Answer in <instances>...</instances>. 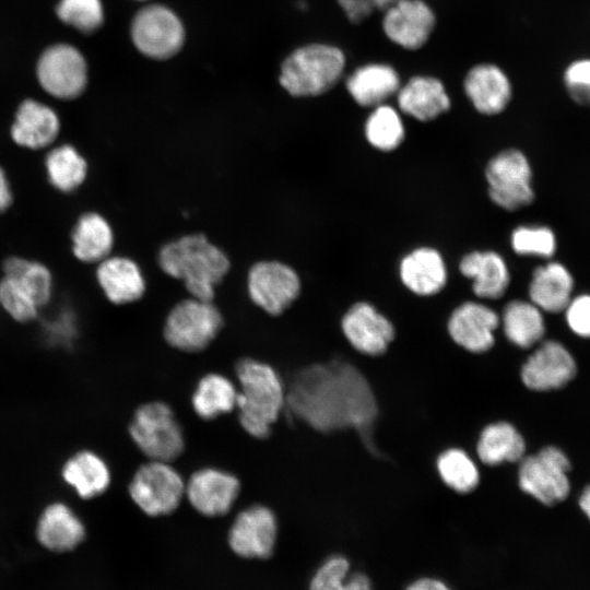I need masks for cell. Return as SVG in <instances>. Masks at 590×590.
Returning a JSON list of instances; mask_svg holds the SVG:
<instances>
[{"label":"cell","mask_w":590,"mask_h":590,"mask_svg":"<svg viewBox=\"0 0 590 590\" xmlns=\"http://www.w3.org/2000/svg\"><path fill=\"white\" fill-rule=\"evenodd\" d=\"M35 535L38 543L55 553L75 550L86 538L83 520L64 502L46 505L36 521Z\"/></svg>","instance_id":"cell-17"},{"label":"cell","mask_w":590,"mask_h":590,"mask_svg":"<svg viewBox=\"0 0 590 590\" xmlns=\"http://www.w3.org/2000/svg\"><path fill=\"white\" fill-rule=\"evenodd\" d=\"M398 0H374L376 9L386 11L388 8H390L393 3H396Z\"/></svg>","instance_id":"cell-47"},{"label":"cell","mask_w":590,"mask_h":590,"mask_svg":"<svg viewBox=\"0 0 590 590\" xmlns=\"http://www.w3.org/2000/svg\"><path fill=\"white\" fill-rule=\"evenodd\" d=\"M286 408L321 433L355 429L375 452L371 428L378 411L376 398L352 364L332 361L298 370L286 389Z\"/></svg>","instance_id":"cell-1"},{"label":"cell","mask_w":590,"mask_h":590,"mask_svg":"<svg viewBox=\"0 0 590 590\" xmlns=\"http://www.w3.org/2000/svg\"><path fill=\"white\" fill-rule=\"evenodd\" d=\"M514 251L520 256L552 259L557 250L554 231L545 225H521L510 237Z\"/></svg>","instance_id":"cell-39"},{"label":"cell","mask_w":590,"mask_h":590,"mask_svg":"<svg viewBox=\"0 0 590 590\" xmlns=\"http://www.w3.org/2000/svg\"><path fill=\"white\" fill-rule=\"evenodd\" d=\"M185 485L170 462L148 460L132 475L128 493L144 515L158 518L172 515L180 506Z\"/></svg>","instance_id":"cell-7"},{"label":"cell","mask_w":590,"mask_h":590,"mask_svg":"<svg viewBox=\"0 0 590 590\" xmlns=\"http://www.w3.org/2000/svg\"><path fill=\"white\" fill-rule=\"evenodd\" d=\"M345 86L353 99L364 107H377L400 90L397 71L384 63H370L355 69Z\"/></svg>","instance_id":"cell-29"},{"label":"cell","mask_w":590,"mask_h":590,"mask_svg":"<svg viewBox=\"0 0 590 590\" xmlns=\"http://www.w3.org/2000/svg\"><path fill=\"white\" fill-rule=\"evenodd\" d=\"M235 374L238 422L248 435L264 439L286 408L284 384L271 365L250 357L236 363Z\"/></svg>","instance_id":"cell-3"},{"label":"cell","mask_w":590,"mask_h":590,"mask_svg":"<svg viewBox=\"0 0 590 590\" xmlns=\"http://www.w3.org/2000/svg\"><path fill=\"white\" fill-rule=\"evenodd\" d=\"M308 590H375L370 577L344 554L323 558L308 580Z\"/></svg>","instance_id":"cell-31"},{"label":"cell","mask_w":590,"mask_h":590,"mask_svg":"<svg viewBox=\"0 0 590 590\" xmlns=\"http://www.w3.org/2000/svg\"><path fill=\"white\" fill-rule=\"evenodd\" d=\"M237 386L224 375L210 373L198 381L191 405L202 420L212 421L236 409Z\"/></svg>","instance_id":"cell-32"},{"label":"cell","mask_w":590,"mask_h":590,"mask_svg":"<svg viewBox=\"0 0 590 590\" xmlns=\"http://www.w3.org/2000/svg\"><path fill=\"white\" fill-rule=\"evenodd\" d=\"M56 14L62 23L84 34L95 32L104 22L101 0H59Z\"/></svg>","instance_id":"cell-40"},{"label":"cell","mask_w":590,"mask_h":590,"mask_svg":"<svg viewBox=\"0 0 590 590\" xmlns=\"http://www.w3.org/2000/svg\"><path fill=\"white\" fill-rule=\"evenodd\" d=\"M499 324V317L487 306L468 302L453 310L448 321L451 339L464 350L482 353L489 350L494 342V331Z\"/></svg>","instance_id":"cell-20"},{"label":"cell","mask_w":590,"mask_h":590,"mask_svg":"<svg viewBox=\"0 0 590 590\" xmlns=\"http://www.w3.org/2000/svg\"><path fill=\"white\" fill-rule=\"evenodd\" d=\"M95 279L108 302L127 305L145 293V279L139 264L131 258L110 255L96 264Z\"/></svg>","instance_id":"cell-21"},{"label":"cell","mask_w":590,"mask_h":590,"mask_svg":"<svg viewBox=\"0 0 590 590\" xmlns=\"http://www.w3.org/2000/svg\"><path fill=\"white\" fill-rule=\"evenodd\" d=\"M438 473L446 485L458 493H469L480 481L477 467L461 449L451 448L437 459Z\"/></svg>","instance_id":"cell-36"},{"label":"cell","mask_w":590,"mask_h":590,"mask_svg":"<svg viewBox=\"0 0 590 590\" xmlns=\"http://www.w3.org/2000/svg\"><path fill=\"white\" fill-rule=\"evenodd\" d=\"M580 508L590 520V486L586 487L579 499Z\"/></svg>","instance_id":"cell-46"},{"label":"cell","mask_w":590,"mask_h":590,"mask_svg":"<svg viewBox=\"0 0 590 590\" xmlns=\"http://www.w3.org/2000/svg\"><path fill=\"white\" fill-rule=\"evenodd\" d=\"M575 374L576 364L566 347L546 341L522 366L521 379L529 389L543 391L563 387Z\"/></svg>","instance_id":"cell-19"},{"label":"cell","mask_w":590,"mask_h":590,"mask_svg":"<svg viewBox=\"0 0 590 590\" xmlns=\"http://www.w3.org/2000/svg\"><path fill=\"white\" fill-rule=\"evenodd\" d=\"M114 246V228L103 214L85 211L76 217L70 232V249L79 262L96 266L111 255Z\"/></svg>","instance_id":"cell-22"},{"label":"cell","mask_w":590,"mask_h":590,"mask_svg":"<svg viewBox=\"0 0 590 590\" xmlns=\"http://www.w3.org/2000/svg\"><path fill=\"white\" fill-rule=\"evenodd\" d=\"M223 326V315L213 300L190 296L169 310L163 335L172 347L185 353H198L215 340Z\"/></svg>","instance_id":"cell-6"},{"label":"cell","mask_w":590,"mask_h":590,"mask_svg":"<svg viewBox=\"0 0 590 590\" xmlns=\"http://www.w3.org/2000/svg\"><path fill=\"white\" fill-rule=\"evenodd\" d=\"M436 19L422 0H398L385 11L382 28L387 37L405 49H418L428 40Z\"/></svg>","instance_id":"cell-16"},{"label":"cell","mask_w":590,"mask_h":590,"mask_svg":"<svg viewBox=\"0 0 590 590\" xmlns=\"http://www.w3.org/2000/svg\"><path fill=\"white\" fill-rule=\"evenodd\" d=\"M44 170L47 182L54 190L71 194L81 189L87 180L90 165L74 144L57 142L45 151Z\"/></svg>","instance_id":"cell-26"},{"label":"cell","mask_w":590,"mask_h":590,"mask_svg":"<svg viewBox=\"0 0 590 590\" xmlns=\"http://www.w3.org/2000/svg\"><path fill=\"white\" fill-rule=\"evenodd\" d=\"M564 311L570 330L579 337L590 338V294L573 296Z\"/></svg>","instance_id":"cell-42"},{"label":"cell","mask_w":590,"mask_h":590,"mask_svg":"<svg viewBox=\"0 0 590 590\" xmlns=\"http://www.w3.org/2000/svg\"><path fill=\"white\" fill-rule=\"evenodd\" d=\"M345 57L339 48L311 44L294 50L282 63L280 84L292 96H317L340 80Z\"/></svg>","instance_id":"cell-4"},{"label":"cell","mask_w":590,"mask_h":590,"mask_svg":"<svg viewBox=\"0 0 590 590\" xmlns=\"http://www.w3.org/2000/svg\"><path fill=\"white\" fill-rule=\"evenodd\" d=\"M128 432L148 460L172 463L185 450L182 427L173 409L162 401L141 404L131 417Z\"/></svg>","instance_id":"cell-5"},{"label":"cell","mask_w":590,"mask_h":590,"mask_svg":"<svg viewBox=\"0 0 590 590\" xmlns=\"http://www.w3.org/2000/svg\"><path fill=\"white\" fill-rule=\"evenodd\" d=\"M403 284L417 295L438 293L447 282V270L440 253L433 248H418L403 258L400 264Z\"/></svg>","instance_id":"cell-30"},{"label":"cell","mask_w":590,"mask_h":590,"mask_svg":"<svg viewBox=\"0 0 590 590\" xmlns=\"http://www.w3.org/2000/svg\"><path fill=\"white\" fill-rule=\"evenodd\" d=\"M563 83L574 103L590 107V58L573 60L563 72Z\"/></svg>","instance_id":"cell-41"},{"label":"cell","mask_w":590,"mask_h":590,"mask_svg":"<svg viewBox=\"0 0 590 590\" xmlns=\"http://www.w3.org/2000/svg\"><path fill=\"white\" fill-rule=\"evenodd\" d=\"M342 330L356 351L371 356L382 354L394 337L391 322L367 303H357L346 311Z\"/></svg>","instance_id":"cell-18"},{"label":"cell","mask_w":590,"mask_h":590,"mask_svg":"<svg viewBox=\"0 0 590 590\" xmlns=\"http://www.w3.org/2000/svg\"><path fill=\"white\" fill-rule=\"evenodd\" d=\"M14 202V191L5 169L0 165V216L7 213Z\"/></svg>","instance_id":"cell-45"},{"label":"cell","mask_w":590,"mask_h":590,"mask_svg":"<svg viewBox=\"0 0 590 590\" xmlns=\"http://www.w3.org/2000/svg\"><path fill=\"white\" fill-rule=\"evenodd\" d=\"M250 300L271 316L282 315L299 296L300 280L296 271L279 260L253 263L247 274Z\"/></svg>","instance_id":"cell-11"},{"label":"cell","mask_w":590,"mask_h":590,"mask_svg":"<svg viewBox=\"0 0 590 590\" xmlns=\"http://www.w3.org/2000/svg\"><path fill=\"white\" fill-rule=\"evenodd\" d=\"M61 126V119L51 106L35 98H25L14 113L9 134L20 149L45 152L58 142Z\"/></svg>","instance_id":"cell-15"},{"label":"cell","mask_w":590,"mask_h":590,"mask_svg":"<svg viewBox=\"0 0 590 590\" xmlns=\"http://www.w3.org/2000/svg\"><path fill=\"white\" fill-rule=\"evenodd\" d=\"M157 263L168 276L184 283L191 297L213 300L215 288L231 268L227 255L202 233L184 235L163 245Z\"/></svg>","instance_id":"cell-2"},{"label":"cell","mask_w":590,"mask_h":590,"mask_svg":"<svg viewBox=\"0 0 590 590\" xmlns=\"http://www.w3.org/2000/svg\"><path fill=\"white\" fill-rule=\"evenodd\" d=\"M398 105L404 114L427 121L447 111L450 99L438 79L414 76L398 91Z\"/></svg>","instance_id":"cell-28"},{"label":"cell","mask_w":590,"mask_h":590,"mask_svg":"<svg viewBox=\"0 0 590 590\" xmlns=\"http://www.w3.org/2000/svg\"><path fill=\"white\" fill-rule=\"evenodd\" d=\"M240 493V482L232 473L217 468L194 471L185 485V498L201 516L223 517L234 507Z\"/></svg>","instance_id":"cell-14"},{"label":"cell","mask_w":590,"mask_h":590,"mask_svg":"<svg viewBox=\"0 0 590 590\" xmlns=\"http://www.w3.org/2000/svg\"><path fill=\"white\" fill-rule=\"evenodd\" d=\"M63 483L82 499L102 496L110 486L111 472L105 459L90 449L72 453L62 464Z\"/></svg>","instance_id":"cell-23"},{"label":"cell","mask_w":590,"mask_h":590,"mask_svg":"<svg viewBox=\"0 0 590 590\" xmlns=\"http://www.w3.org/2000/svg\"><path fill=\"white\" fill-rule=\"evenodd\" d=\"M575 279L560 261L548 260L534 269L529 284L530 302L546 312L564 311L573 298Z\"/></svg>","instance_id":"cell-24"},{"label":"cell","mask_w":590,"mask_h":590,"mask_svg":"<svg viewBox=\"0 0 590 590\" xmlns=\"http://www.w3.org/2000/svg\"><path fill=\"white\" fill-rule=\"evenodd\" d=\"M365 134L368 142L381 151L397 149L404 138V127L399 114L390 106L380 105L366 120Z\"/></svg>","instance_id":"cell-37"},{"label":"cell","mask_w":590,"mask_h":590,"mask_svg":"<svg viewBox=\"0 0 590 590\" xmlns=\"http://www.w3.org/2000/svg\"><path fill=\"white\" fill-rule=\"evenodd\" d=\"M36 76L42 90L51 97L72 101L87 86V63L76 47L58 43L46 48L38 58Z\"/></svg>","instance_id":"cell-8"},{"label":"cell","mask_w":590,"mask_h":590,"mask_svg":"<svg viewBox=\"0 0 590 590\" xmlns=\"http://www.w3.org/2000/svg\"><path fill=\"white\" fill-rule=\"evenodd\" d=\"M0 307L13 321L19 323L36 320L43 310L24 286L5 275L0 278Z\"/></svg>","instance_id":"cell-38"},{"label":"cell","mask_w":590,"mask_h":590,"mask_svg":"<svg viewBox=\"0 0 590 590\" xmlns=\"http://www.w3.org/2000/svg\"><path fill=\"white\" fill-rule=\"evenodd\" d=\"M485 176L489 197L498 206L517 211L533 202L532 168L521 151L510 149L494 156Z\"/></svg>","instance_id":"cell-9"},{"label":"cell","mask_w":590,"mask_h":590,"mask_svg":"<svg viewBox=\"0 0 590 590\" xmlns=\"http://www.w3.org/2000/svg\"><path fill=\"white\" fill-rule=\"evenodd\" d=\"M403 590H456V589L440 577L424 575V576H418L412 579L410 582L405 585Z\"/></svg>","instance_id":"cell-44"},{"label":"cell","mask_w":590,"mask_h":590,"mask_svg":"<svg viewBox=\"0 0 590 590\" xmlns=\"http://www.w3.org/2000/svg\"><path fill=\"white\" fill-rule=\"evenodd\" d=\"M460 272L473 280L476 296L488 299L500 298L508 288L510 275L503 257L494 251H474L464 256Z\"/></svg>","instance_id":"cell-27"},{"label":"cell","mask_w":590,"mask_h":590,"mask_svg":"<svg viewBox=\"0 0 590 590\" xmlns=\"http://www.w3.org/2000/svg\"><path fill=\"white\" fill-rule=\"evenodd\" d=\"M569 468L568 459L559 449L546 447L521 461L520 488L544 505L559 503L569 493Z\"/></svg>","instance_id":"cell-12"},{"label":"cell","mask_w":590,"mask_h":590,"mask_svg":"<svg viewBox=\"0 0 590 590\" xmlns=\"http://www.w3.org/2000/svg\"><path fill=\"white\" fill-rule=\"evenodd\" d=\"M347 19L357 24L376 9L374 0H337Z\"/></svg>","instance_id":"cell-43"},{"label":"cell","mask_w":590,"mask_h":590,"mask_svg":"<svg viewBox=\"0 0 590 590\" xmlns=\"http://www.w3.org/2000/svg\"><path fill=\"white\" fill-rule=\"evenodd\" d=\"M1 275L17 281L33 295L43 309L54 297L52 271L39 260L17 255L9 256L1 263Z\"/></svg>","instance_id":"cell-33"},{"label":"cell","mask_w":590,"mask_h":590,"mask_svg":"<svg viewBox=\"0 0 590 590\" xmlns=\"http://www.w3.org/2000/svg\"><path fill=\"white\" fill-rule=\"evenodd\" d=\"M524 449L522 436L506 422L486 426L476 445L480 460L488 465L518 461L523 457Z\"/></svg>","instance_id":"cell-34"},{"label":"cell","mask_w":590,"mask_h":590,"mask_svg":"<svg viewBox=\"0 0 590 590\" xmlns=\"http://www.w3.org/2000/svg\"><path fill=\"white\" fill-rule=\"evenodd\" d=\"M464 92L475 109L484 115L503 111L511 98V84L504 71L495 64L473 67L464 79Z\"/></svg>","instance_id":"cell-25"},{"label":"cell","mask_w":590,"mask_h":590,"mask_svg":"<svg viewBox=\"0 0 590 590\" xmlns=\"http://www.w3.org/2000/svg\"><path fill=\"white\" fill-rule=\"evenodd\" d=\"M131 38L143 55L154 59H167L181 48L185 31L172 10L160 4H151L134 15Z\"/></svg>","instance_id":"cell-13"},{"label":"cell","mask_w":590,"mask_h":590,"mask_svg":"<svg viewBox=\"0 0 590 590\" xmlns=\"http://www.w3.org/2000/svg\"><path fill=\"white\" fill-rule=\"evenodd\" d=\"M503 329L507 339L520 347H530L544 334L542 310L531 302L512 300L503 312Z\"/></svg>","instance_id":"cell-35"},{"label":"cell","mask_w":590,"mask_h":590,"mask_svg":"<svg viewBox=\"0 0 590 590\" xmlns=\"http://www.w3.org/2000/svg\"><path fill=\"white\" fill-rule=\"evenodd\" d=\"M279 539V521L275 512L262 504L241 509L227 531L229 550L243 559L270 558Z\"/></svg>","instance_id":"cell-10"}]
</instances>
